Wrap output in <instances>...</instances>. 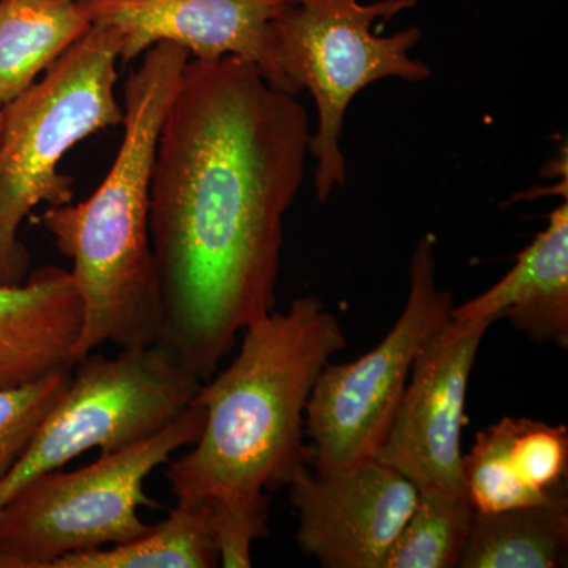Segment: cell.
<instances>
[{
	"label": "cell",
	"mask_w": 568,
	"mask_h": 568,
	"mask_svg": "<svg viewBox=\"0 0 568 568\" xmlns=\"http://www.w3.org/2000/svg\"><path fill=\"white\" fill-rule=\"evenodd\" d=\"M2 121H3L2 106H0V134H2Z\"/></svg>",
	"instance_id": "21"
},
{
	"label": "cell",
	"mask_w": 568,
	"mask_h": 568,
	"mask_svg": "<svg viewBox=\"0 0 568 568\" xmlns=\"http://www.w3.org/2000/svg\"><path fill=\"white\" fill-rule=\"evenodd\" d=\"M122 37L92 24L41 80L2 106L0 134V284L28 278L29 256L20 241L26 219L40 204L73 200V181L59 164L73 145L123 122L115 99Z\"/></svg>",
	"instance_id": "4"
},
{
	"label": "cell",
	"mask_w": 568,
	"mask_h": 568,
	"mask_svg": "<svg viewBox=\"0 0 568 568\" xmlns=\"http://www.w3.org/2000/svg\"><path fill=\"white\" fill-rule=\"evenodd\" d=\"M418 0H290L275 21L276 51L286 92L308 89L315 99L317 129L310 140L316 159L317 200L325 201L346 183V160L339 148L346 111L357 93L386 78L425 81L428 65L410 58L420 29L394 36L373 32L377 20L416 7Z\"/></svg>",
	"instance_id": "6"
},
{
	"label": "cell",
	"mask_w": 568,
	"mask_h": 568,
	"mask_svg": "<svg viewBox=\"0 0 568 568\" xmlns=\"http://www.w3.org/2000/svg\"><path fill=\"white\" fill-rule=\"evenodd\" d=\"M73 368L17 387H0V484L24 455L41 422L70 386Z\"/></svg>",
	"instance_id": "19"
},
{
	"label": "cell",
	"mask_w": 568,
	"mask_h": 568,
	"mask_svg": "<svg viewBox=\"0 0 568 568\" xmlns=\"http://www.w3.org/2000/svg\"><path fill=\"white\" fill-rule=\"evenodd\" d=\"M566 489L537 506L496 514L474 511L459 568H555L566 566Z\"/></svg>",
	"instance_id": "15"
},
{
	"label": "cell",
	"mask_w": 568,
	"mask_h": 568,
	"mask_svg": "<svg viewBox=\"0 0 568 568\" xmlns=\"http://www.w3.org/2000/svg\"><path fill=\"white\" fill-rule=\"evenodd\" d=\"M508 320L538 343L568 346V201L549 215L547 227L517 254L503 280L452 310L455 323Z\"/></svg>",
	"instance_id": "13"
},
{
	"label": "cell",
	"mask_w": 568,
	"mask_h": 568,
	"mask_svg": "<svg viewBox=\"0 0 568 568\" xmlns=\"http://www.w3.org/2000/svg\"><path fill=\"white\" fill-rule=\"evenodd\" d=\"M81 2L92 24L111 26L121 33L123 62L140 58L153 44L174 43L197 61H219L227 55L244 59L275 89L286 92L276 51L275 21L290 0Z\"/></svg>",
	"instance_id": "11"
},
{
	"label": "cell",
	"mask_w": 568,
	"mask_h": 568,
	"mask_svg": "<svg viewBox=\"0 0 568 568\" xmlns=\"http://www.w3.org/2000/svg\"><path fill=\"white\" fill-rule=\"evenodd\" d=\"M189 51L153 44L123 89L122 144L110 173L78 204L48 205L40 224L71 261L82 302L77 361L103 345L122 349L162 338V304L151 245L156 144ZM77 362V364H78Z\"/></svg>",
	"instance_id": "3"
},
{
	"label": "cell",
	"mask_w": 568,
	"mask_h": 568,
	"mask_svg": "<svg viewBox=\"0 0 568 568\" xmlns=\"http://www.w3.org/2000/svg\"><path fill=\"white\" fill-rule=\"evenodd\" d=\"M220 566L211 506L178 499L170 517L125 544L74 552L52 568H213Z\"/></svg>",
	"instance_id": "16"
},
{
	"label": "cell",
	"mask_w": 568,
	"mask_h": 568,
	"mask_svg": "<svg viewBox=\"0 0 568 568\" xmlns=\"http://www.w3.org/2000/svg\"><path fill=\"white\" fill-rule=\"evenodd\" d=\"M493 321L450 323L417 355L390 429L376 459L394 467L417 491L466 489L462 433L467 384Z\"/></svg>",
	"instance_id": "9"
},
{
	"label": "cell",
	"mask_w": 568,
	"mask_h": 568,
	"mask_svg": "<svg viewBox=\"0 0 568 568\" xmlns=\"http://www.w3.org/2000/svg\"><path fill=\"white\" fill-rule=\"evenodd\" d=\"M473 515L466 489H422L383 568L458 567Z\"/></svg>",
	"instance_id": "17"
},
{
	"label": "cell",
	"mask_w": 568,
	"mask_h": 568,
	"mask_svg": "<svg viewBox=\"0 0 568 568\" xmlns=\"http://www.w3.org/2000/svg\"><path fill=\"white\" fill-rule=\"evenodd\" d=\"M287 487L298 547L327 568H383L418 499L405 476L376 458L328 476L302 467Z\"/></svg>",
	"instance_id": "10"
},
{
	"label": "cell",
	"mask_w": 568,
	"mask_h": 568,
	"mask_svg": "<svg viewBox=\"0 0 568 568\" xmlns=\"http://www.w3.org/2000/svg\"><path fill=\"white\" fill-rule=\"evenodd\" d=\"M74 368L70 386L0 484V507L33 478L92 448L106 454L160 432L192 405L203 384L162 343L115 357L92 353Z\"/></svg>",
	"instance_id": "7"
},
{
	"label": "cell",
	"mask_w": 568,
	"mask_h": 568,
	"mask_svg": "<svg viewBox=\"0 0 568 568\" xmlns=\"http://www.w3.org/2000/svg\"><path fill=\"white\" fill-rule=\"evenodd\" d=\"M194 402L160 432L106 452L92 465L51 470L18 489L0 507V568H52L74 552L125 544L152 525L140 508L153 506L145 481L203 432Z\"/></svg>",
	"instance_id": "5"
},
{
	"label": "cell",
	"mask_w": 568,
	"mask_h": 568,
	"mask_svg": "<svg viewBox=\"0 0 568 568\" xmlns=\"http://www.w3.org/2000/svg\"><path fill=\"white\" fill-rule=\"evenodd\" d=\"M508 465L515 477L541 500L566 489L568 429L530 418H510Z\"/></svg>",
	"instance_id": "18"
},
{
	"label": "cell",
	"mask_w": 568,
	"mask_h": 568,
	"mask_svg": "<svg viewBox=\"0 0 568 568\" xmlns=\"http://www.w3.org/2000/svg\"><path fill=\"white\" fill-rule=\"evenodd\" d=\"M213 536L220 566L252 567V548L257 538L267 536V500L245 497L209 499Z\"/></svg>",
	"instance_id": "20"
},
{
	"label": "cell",
	"mask_w": 568,
	"mask_h": 568,
	"mask_svg": "<svg viewBox=\"0 0 568 568\" xmlns=\"http://www.w3.org/2000/svg\"><path fill=\"white\" fill-rule=\"evenodd\" d=\"M82 331V302L70 271L39 268L20 284H0V387L71 369Z\"/></svg>",
	"instance_id": "12"
},
{
	"label": "cell",
	"mask_w": 568,
	"mask_h": 568,
	"mask_svg": "<svg viewBox=\"0 0 568 568\" xmlns=\"http://www.w3.org/2000/svg\"><path fill=\"white\" fill-rule=\"evenodd\" d=\"M242 334L231 365L194 396L204 426L192 450L168 463L175 499H261L315 459L304 443L305 410L324 366L345 349L342 325L323 301L304 295Z\"/></svg>",
	"instance_id": "2"
},
{
	"label": "cell",
	"mask_w": 568,
	"mask_h": 568,
	"mask_svg": "<svg viewBox=\"0 0 568 568\" xmlns=\"http://www.w3.org/2000/svg\"><path fill=\"white\" fill-rule=\"evenodd\" d=\"M91 26L81 0H0V106L28 91Z\"/></svg>",
	"instance_id": "14"
},
{
	"label": "cell",
	"mask_w": 568,
	"mask_h": 568,
	"mask_svg": "<svg viewBox=\"0 0 568 568\" xmlns=\"http://www.w3.org/2000/svg\"><path fill=\"white\" fill-rule=\"evenodd\" d=\"M310 140L305 108L253 63L186 62L156 144L149 230L160 343L203 383L275 310L284 215Z\"/></svg>",
	"instance_id": "1"
},
{
	"label": "cell",
	"mask_w": 568,
	"mask_h": 568,
	"mask_svg": "<svg viewBox=\"0 0 568 568\" xmlns=\"http://www.w3.org/2000/svg\"><path fill=\"white\" fill-rule=\"evenodd\" d=\"M435 244L433 234L418 241L405 308L383 342L349 364L325 365L317 377L305 424L320 476L376 458L417 355L450 323L454 297L437 286Z\"/></svg>",
	"instance_id": "8"
}]
</instances>
